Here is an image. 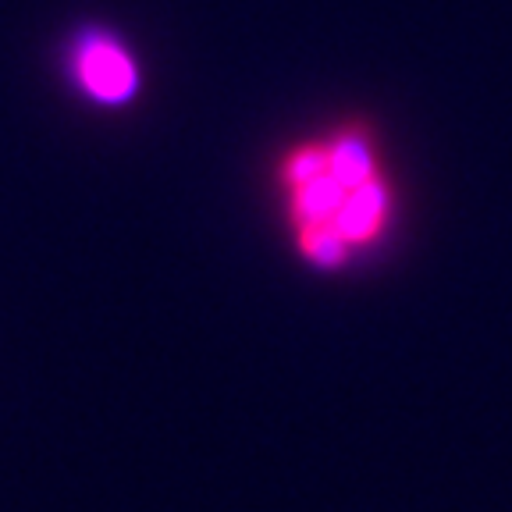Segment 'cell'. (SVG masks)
I'll use <instances>...</instances> for the list:
<instances>
[{
  "label": "cell",
  "mask_w": 512,
  "mask_h": 512,
  "mask_svg": "<svg viewBox=\"0 0 512 512\" xmlns=\"http://www.w3.org/2000/svg\"><path fill=\"white\" fill-rule=\"evenodd\" d=\"M72 79L100 107H125L139 93V64L132 50L104 29H82L68 50Z\"/></svg>",
  "instance_id": "cell-1"
}]
</instances>
